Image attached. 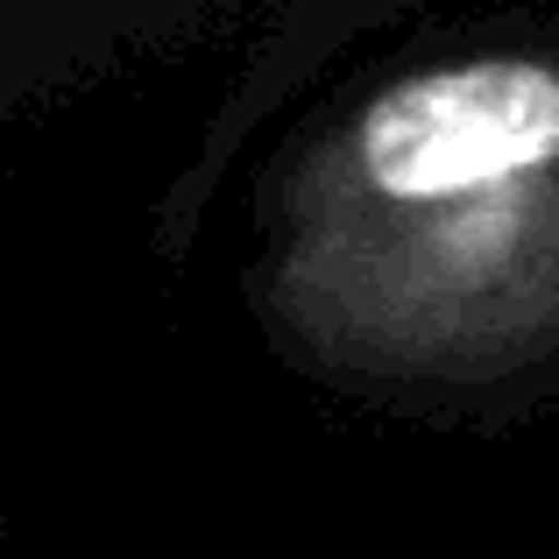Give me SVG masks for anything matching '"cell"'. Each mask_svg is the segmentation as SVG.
Listing matches in <instances>:
<instances>
[{
  "instance_id": "obj_1",
  "label": "cell",
  "mask_w": 559,
  "mask_h": 559,
  "mask_svg": "<svg viewBox=\"0 0 559 559\" xmlns=\"http://www.w3.org/2000/svg\"><path fill=\"white\" fill-rule=\"evenodd\" d=\"M298 355L481 382L559 341V57L475 50L376 85L298 156L262 270Z\"/></svg>"
}]
</instances>
